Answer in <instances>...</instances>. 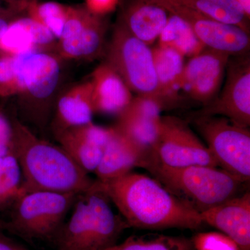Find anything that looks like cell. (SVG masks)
I'll return each mask as SVG.
<instances>
[{"label": "cell", "mask_w": 250, "mask_h": 250, "mask_svg": "<svg viewBox=\"0 0 250 250\" xmlns=\"http://www.w3.org/2000/svg\"><path fill=\"white\" fill-rule=\"evenodd\" d=\"M96 183L129 227L193 230L204 224L198 210L146 174L131 172L111 180H97Z\"/></svg>", "instance_id": "cell-1"}, {"label": "cell", "mask_w": 250, "mask_h": 250, "mask_svg": "<svg viewBox=\"0 0 250 250\" xmlns=\"http://www.w3.org/2000/svg\"><path fill=\"white\" fill-rule=\"evenodd\" d=\"M11 125V153L23 177L21 195L35 191L80 195L89 190L95 181L60 146L38 137L18 120Z\"/></svg>", "instance_id": "cell-2"}, {"label": "cell", "mask_w": 250, "mask_h": 250, "mask_svg": "<svg viewBox=\"0 0 250 250\" xmlns=\"http://www.w3.org/2000/svg\"><path fill=\"white\" fill-rule=\"evenodd\" d=\"M169 191L199 212L241 195L245 182L218 167H172L155 161L147 167Z\"/></svg>", "instance_id": "cell-3"}, {"label": "cell", "mask_w": 250, "mask_h": 250, "mask_svg": "<svg viewBox=\"0 0 250 250\" xmlns=\"http://www.w3.org/2000/svg\"><path fill=\"white\" fill-rule=\"evenodd\" d=\"M80 195L49 191L23 194L16 199L11 221L6 226L27 239L56 236Z\"/></svg>", "instance_id": "cell-4"}, {"label": "cell", "mask_w": 250, "mask_h": 250, "mask_svg": "<svg viewBox=\"0 0 250 250\" xmlns=\"http://www.w3.org/2000/svg\"><path fill=\"white\" fill-rule=\"evenodd\" d=\"M106 62L131 92L155 99L161 104L152 49L130 34L119 22L108 46Z\"/></svg>", "instance_id": "cell-5"}, {"label": "cell", "mask_w": 250, "mask_h": 250, "mask_svg": "<svg viewBox=\"0 0 250 250\" xmlns=\"http://www.w3.org/2000/svg\"><path fill=\"white\" fill-rule=\"evenodd\" d=\"M14 59L19 94L24 98L29 118L39 125L43 124L49 112L47 103L60 80L58 57L48 52L33 51Z\"/></svg>", "instance_id": "cell-6"}, {"label": "cell", "mask_w": 250, "mask_h": 250, "mask_svg": "<svg viewBox=\"0 0 250 250\" xmlns=\"http://www.w3.org/2000/svg\"><path fill=\"white\" fill-rule=\"evenodd\" d=\"M194 122L218 167L243 182L249 181V127L217 116H199Z\"/></svg>", "instance_id": "cell-7"}, {"label": "cell", "mask_w": 250, "mask_h": 250, "mask_svg": "<svg viewBox=\"0 0 250 250\" xmlns=\"http://www.w3.org/2000/svg\"><path fill=\"white\" fill-rule=\"evenodd\" d=\"M73 207L70 220L56 234L58 250H101L114 244L116 223L107 210L91 207L85 192Z\"/></svg>", "instance_id": "cell-8"}, {"label": "cell", "mask_w": 250, "mask_h": 250, "mask_svg": "<svg viewBox=\"0 0 250 250\" xmlns=\"http://www.w3.org/2000/svg\"><path fill=\"white\" fill-rule=\"evenodd\" d=\"M155 157L156 161L168 167H218L208 148L197 138L187 122L174 116H161Z\"/></svg>", "instance_id": "cell-9"}, {"label": "cell", "mask_w": 250, "mask_h": 250, "mask_svg": "<svg viewBox=\"0 0 250 250\" xmlns=\"http://www.w3.org/2000/svg\"><path fill=\"white\" fill-rule=\"evenodd\" d=\"M106 24L103 16L85 6H67L66 20L57 43L59 55L66 59H92L104 49Z\"/></svg>", "instance_id": "cell-10"}, {"label": "cell", "mask_w": 250, "mask_h": 250, "mask_svg": "<svg viewBox=\"0 0 250 250\" xmlns=\"http://www.w3.org/2000/svg\"><path fill=\"white\" fill-rule=\"evenodd\" d=\"M169 13L188 23L197 38L207 48L229 54L230 57L246 55L249 51V31L233 24L215 21L172 0H152Z\"/></svg>", "instance_id": "cell-11"}, {"label": "cell", "mask_w": 250, "mask_h": 250, "mask_svg": "<svg viewBox=\"0 0 250 250\" xmlns=\"http://www.w3.org/2000/svg\"><path fill=\"white\" fill-rule=\"evenodd\" d=\"M230 58L226 80L216 97L205 105L199 116L224 117L237 124L250 125V61L247 56Z\"/></svg>", "instance_id": "cell-12"}, {"label": "cell", "mask_w": 250, "mask_h": 250, "mask_svg": "<svg viewBox=\"0 0 250 250\" xmlns=\"http://www.w3.org/2000/svg\"><path fill=\"white\" fill-rule=\"evenodd\" d=\"M162 109L155 99L137 95L118 116L114 126L143 153L146 159L145 168L156 161Z\"/></svg>", "instance_id": "cell-13"}, {"label": "cell", "mask_w": 250, "mask_h": 250, "mask_svg": "<svg viewBox=\"0 0 250 250\" xmlns=\"http://www.w3.org/2000/svg\"><path fill=\"white\" fill-rule=\"evenodd\" d=\"M231 57L224 52L206 48L189 59L184 66L182 91L204 106L209 103L222 88Z\"/></svg>", "instance_id": "cell-14"}, {"label": "cell", "mask_w": 250, "mask_h": 250, "mask_svg": "<svg viewBox=\"0 0 250 250\" xmlns=\"http://www.w3.org/2000/svg\"><path fill=\"white\" fill-rule=\"evenodd\" d=\"M111 132V127H103L92 122L55 135L61 147L88 173L94 172L100 164Z\"/></svg>", "instance_id": "cell-15"}, {"label": "cell", "mask_w": 250, "mask_h": 250, "mask_svg": "<svg viewBox=\"0 0 250 250\" xmlns=\"http://www.w3.org/2000/svg\"><path fill=\"white\" fill-rule=\"evenodd\" d=\"M204 224L226 235L239 250H250V193L246 192L200 212Z\"/></svg>", "instance_id": "cell-16"}, {"label": "cell", "mask_w": 250, "mask_h": 250, "mask_svg": "<svg viewBox=\"0 0 250 250\" xmlns=\"http://www.w3.org/2000/svg\"><path fill=\"white\" fill-rule=\"evenodd\" d=\"M91 77L95 113L119 116L134 98L129 87L106 62L97 67Z\"/></svg>", "instance_id": "cell-17"}, {"label": "cell", "mask_w": 250, "mask_h": 250, "mask_svg": "<svg viewBox=\"0 0 250 250\" xmlns=\"http://www.w3.org/2000/svg\"><path fill=\"white\" fill-rule=\"evenodd\" d=\"M143 153L116 127L104 150L100 164L94 171L98 180H111L129 173L136 167H146Z\"/></svg>", "instance_id": "cell-18"}, {"label": "cell", "mask_w": 250, "mask_h": 250, "mask_svg": "<svg viewBox=\"0 0 250 250\" xmlns=\"http://www.w3.org/2000/svg\"><path fill=\"white\" fill-rule=\"evenodd\" d=\"M55 36L40 23L28 16L18 18L10 24L0 39V54L15 56L44 51L55 45Z\"/></svg>", "instance_id": "cell-19"}, {"label": "cell", "mask_w": 250, "mask_h": 250, "mask_svg": "<svg viewBox=\"0 0 250 250\" xmlns=\"http://www.w3.org/2000/svg\"><path fill=\"white\" fill-rule=\"evenodd\" d=\"M168 18L169 13L152 0H132L123 9L118 22L150 46L159 39Z\"/></svg>", "instance_id": "cell-20"}, {"label": "cell", "mask_w": 250, "mask_h": 250, "mask_svg": "<svg viewBox=\"0 0 250 250\" xmlns=\"http://www.w3.org/2000/svg\"><path fill=\"white\" fill-rule=\"evenodd\" d=\"M159 100L163 108L176 104L180 98L185 57L168 47L156 45L152 49Z\"/></svg>", "instance_id": "cell-21"}, {"label": "cell", "mask_w": 250, "mask_h": 250, "mask_svg": "<svg viewBox=\"0 0 250 250\" xmlns=\"http://www.w3.org/2000/svg\"><path fill=\"white\" fill-rule=\"evenodd\" d=\"M94 113L90 81L74 85L62 94L57 104L55 133L89 124Z\"/></svg>", "instance_id": "cell-22"}, {"label": "cell", "mask_w": 250, "mask_h": 250, "mask_svg": "<svg viewBox=\"0 0 250 250\" xmlns=\"http://www.w3.org/2000/svg\"><path fill=\"white\" fill-rule=\"evenodd\" d=\"M158 41V45L174 49L189 59L201 53L207 48L188 23L182 18L171 14H169L167 22Z\"/></svg>", "instance_id": "cell-23"}, {"label": "cell", "mask_w": 250, "mask_h": 250, "mask_svg": "<svg viewBox=\"0 0 250 250\" xmlns=\"http://www.w3.org/2000/svg\"><path fill=\"white\" fill-rule=\"evenodd\" d=\"M215 21L248 30V16L236 0H172Z\"/></svg>", "instance_id": "cell-24"}, {"label": "cell", "mask_w": 250, "mask_h": 250, "mask_svg": "<svg viewBox=\"0 0 250 250\" xmlns=\"http://www.w3.org/2000/svg\"><path fill=\"white\" fill-rule=\"evenodd\" d=\"M191 240L184 237L146 234L129 237L121 244L101 250H192Z\"/></svg>", "instance_id": "cell-25"}, {"label": "cell", "mask_w": 250, "mask_h": 250, "mask_svg": "<svg viewBox=\"0 0 250 250\" xmlns=\"http://www.w3.org/2000/svg\"><path fill=\"white\" fill-rule=\"evenodd\" d=\"M67 6L54 2H39L33 0L28 4L26 14L48 29L59 40L66 20Z\"/></svg>", "instance_id": "cell-26"}, {"label": "cell", "mask_w": 250, "mask_h": 250, "mask_svg": "<svg viewBox=\"0 0 250 250\" xmlns=\"http://www.w3.org/2000/svg\"><path fill=\"white\" fill-rule=\"evenodd\" d=\"M21 174L14 154L0 156V207L21 196Z\"/></svg>", "instance_id": "cell-27"}, {"label": "cell", "mask_w": 250, "mask_h": 250, "mask_svg": "<svg viewBox=\"0 0 250 250\" xmlns=\"http://www.w3.org/2000/svg\"><path fill=\"white\" fill-rule=\"evenodd\" d=\"M19 94V86L12 56L0 54V96L9 97Z\"/></svg>", "instance_id": "cell-28"}, {"label": "cell", "mask_w": 250, "mask_h": 250, "mask_svg": "<svg viewBox=\"0 0 250 250\" xmlns=\"http://www.w3.org/2000/svg\"><path fill=\"white\" fill-rule=\"evenodd\" d=\"M192 244L197 250H239L231 238L221 232L199 233Z\"/></svg>", "instance_id": "cell-29"}, {"label": "cell", "mask_w": 250, "mask_h": 250, "mask_svg": "<svg viewBox=\"0 0 250 250\" xmlns=\"http://www.w3.org/2000/svg\"><path fill=\"white\" fill-rule=\"evenodd\" d=\"M28 4H13L7 7H0V39L10 24L27 11Z\"/></svg>", "instance_id": "cell-30"}, {"label": "cell", "mask_w": 250, "mask_h": 250, "mask_svg": "<svg viewBox=\"0 0 250 250\" xmlns=\"http://www.w3.org/2000/svg\"><path fill=\"white\" fill-rule=\"evenodd\" d=\"M13 129L11 122L0 112V156L11 153Z\"/></svg>", "instance_id": "cell-31"}, {"label": "cell", "mask_w": 250, "mask_h": 250, "mask_svg": "<svg viewBox=\"0 0 250 250\" xmlns=\"http://www.w3.org/2000/svg\"><path fill=\"white\" fill-rule=\"evenodd\" d=\"M120 0H85V6L92 14L104 16L116 9Z\"/></svg>", "instance_id": "cell-32"}, {"label": "cell", "mask_w": 250, "mask_h": 250, "mask_svg": "<svg viewBox=\"0 0 250 250\" xmlns=\"http://www.w3.org/2000/svg\"><path fill=\"white\" fill-rule=\"evenodd\" d=\"M0 250H27L10 239L0 231Z\"/></svg>", "instance_id": "cell-33"}, {"label": "cell", "mask_w": 250, "mask_h": 250, "mask_svg": "<svg viewBox=\"0 0 250 250\" xmlns=\"http://www.w3.org/2000/svg\"><path fill=\"white\" fill-rule=\"evenodd\" d=\"M2 1H6L8 4H29L30 1L33 0H2Z\"/></svg>", "instance_id": "cell-34"}]
</instances>
